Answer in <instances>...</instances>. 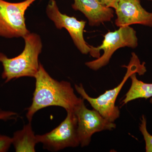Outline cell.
Listing matches in <instances>:
<instances>
[{
    "label": "cell",
    "mask_w": 152,
    "mask_h": 152,
    "mask_svg": "<svg viewBox=\"0 0 152 152\" xmlns=\"http://www.w3.org/2000/svg\"><path fill=\"white\" fill-rule=\"evenodd\" d=\"M36 79L32 102L27 109L26 117L31 122L34 114L49 107H61L66 111H73L83 100L75 94L69 82L58 81L52 78L40 63Z\"/></svg>",
    "instance_id": "1"
},
{
    "label": "cell",
    "mask_w": 152,
    "mask_h": 152,
    "mask_svg": "<svg viewBox=\"0 0 152 152\" xmlns=\"http://www.w3.org/2000/svg\"><path fill=\"white\" fill-rule=\"evenodd\" d=\"M23 38L25 48L19 56L9 58L0 53V63L3 67L2 78L5 83L23 77L34 78L39 71V57L42 48L40 37L35 33H30Z\"/></svg>",
    "instance_id": "2"
},
{
    "label": "cell",
    "mask_w": 152,
    "mask_h": 152,
    "mask_svg": "<svg viewBox=\"0 0 152 152\" xmlns=\"http://www.w3.org/2000/svg\"><path fill=\"white\" fill-rule=\"evenodd\" d=\"M145 63L141 64L139 58L134 53H132L131 61L126 68L127 72L122 81L112 89L106 91L97 98L90 96L85 91L82 84L75 85V88L77 92L82 98L88 101L93 109L97 111L100 114L112 122L119 118L120 111L118 107L115 106V102L119 94L122 89L124 85L131 75L134 74H138L140 75H144L146 72Z\"/></svg>",
    "instance_id": "3"
},
{
    "label": "cell",
    "mask_w": 152,
    "mask_h": 152,
    "mask_svg": "<svg viewBox=\"0 0 152 152\" xmlns=\"http://www.w3.org/2000/svg\"><path fill=\"white\" fill-rule=\"evenodd\" d=\"M137 45L136 31L129 26L121 27L119 29L107 33L101 45L97 47L90 45V55L96 59L85 64L91 69L98 70L108 64L118 49L126 47L134 49Z\"/></svg>",
    "instance_id": "4"
},
{
    "label": "cell",
    "mask_w": 152,
    "mask_h": 152,
    "mask_svg": "<svg viewBox=\"0 0 152 152\" xmlns=\"http://www.w3.org/2000/svg\"><path fill=\"white\" fill-rule=\"evenodd\" d=\"M37 1L12 3L0 0V37L23 38L29 34L25 22V12Z\"/></svg>",
    "instance_id": "5"
},
{
    "label": "cell",
    "mask_w": 152,
    "mask_h": 152,
    "mask_svg": "<svg viewBox=\"0 0 152 152\" xmlns=\"http://www.w3.org/2000/svg\"><path fill=\"white\" fill-rule=\"evenodd\" d=\"M66 117L58 126L42 135H36L38 143L45 149L57 152L80 145L77 133V120L73 111H67Z\"/></svg>",
    "instance_id": "6"
},
{
    "label": "cell",
    "mask_w": 152,
    "mask_h": 152,
    "mask_svg": "<svg viewBox=\"0 0 152 152\" xmlns=\"http://www.w3.org/2000/svg\"><path fill=\"white\" fill-rule=\"evenodd\" d=\"M73 111L77 120L78 136L82 147L89 145L92 136L95 133L113 130L116 127L115 124L106 119L97 111L87 108L84 99Z\"/></svg>",
    "instance_id": "7"
},
{
    "label": "cell",
    "mask_w": 152,
    "mask_h": 152,
    "mask_svg": "<svg viewBox=\"0 0 152 152\" xmlns=\"http://www.w3.org/2000/svg\"><path fill=\"white\" fill-rule=\"evenodd\" d=\"M46 13L57 28L61 29L64 28L68 31L75 45L82 53L87 54L90 53L91 47L86 42L83 37L86 21H79L75 17L62 13L55 0L49 1L46 8Z\"/></svg>",
    "instance_id": "8"
},
{
    "label": "cell",
    "mask_w": 152,
    "mask_h": 152,
    "mask_svg": "<svg viewBox=\"0 0 152 152\" xmlns=\"http://www.w3.org/2000/svg\"><path fill=\"white\" fill-rule=\"evenodd\" d=\"M115 10L119 27L136 24L152 27V13L142 7L140 0H119Z\"/></svg>",
    "instance_id": "9"
},
{
    "label": "cell",
    "mask_w": 152,
    "mask_h": 152,
    "mask_svg": "<svg viewBox=\"0 0 152 152\" xmlns=\"http://www.w3.org/2000/svg\"><path fill=\"white\" fill-rule=\"evenodd\" d=\"M72 7L83 13L88 20L91 26H99L104 22L110 21L114 17V11L97 0H74Z\"/></svg>",
    "instance_id": "10"
},
{
    "label": "cell",
    "mask_w": 152,
    "mask_h": 152,
    "mask_svg": "<svg viewBox=\"0 0 152 152\" xmlns=\"http://www.w3.org/2000/svg\"><path fill=\"white\" fill-rule=\"evenodd\" d=\"M12 145L17 152H35L36 145L38 143L31 122L25 125L20 130L14 133L12 137Z\"/></svg>",
    "instance_id": "11"
},
{
    "label": "cell",
    "mask_w": 152,
    "mask_h": 152,
    "mask_svg": "<svg viewBox=\"0 0 152 152\" xmlns=\"http://www.w3.org/2000/svg\"><path fill=\"white\" fill-rule=\"evenodd\" d=\"M130 78L132 81L131 87L121 104H126L137 99L150 98H152L150 102L152 104V83H147L139 80L137 78L136 73L132 75Z\"/></svg>",
    "instance_id": "12"
},
{
    "label": "cell",
    "mask_w": 152,
    "mask_h": 152,
    "mask_svg": "<svg viewBox=\"0 0 152 152\" xmlns=\"http://www.w3.org/2000/svg\"><path fill=\"white\" fill-rule=\"evenodd\" d=\"M140 130L144 137L145 142V151L146 152H152V135L150 134L147 129V120L145 117L143 115L141 119Z\"/></svg>",
    "instance_id": "13"
},
{
    "label": "cell",
    "mask_w": 152,
    "mask_h": 152,
    "mask_svg": "<svg viewBox=\"0 0 152 152\" xmlns=\"http://www.w3.org/2000/svg\"><path fill=\"white\" fill-rule=\"evenodd\" d=\"M12 145V137L0 134V152L8 151Z\"/></svg>",
    "instance_id": "14"
},
{
    "label": "cell",
    "mask_w": 152,
    "mask_h": 152,
    "mask_svg": "<svg viewBox=\"0 0 152 152\" xmlns=\"http://www.w3.org/2000/svg\"><path fill=\"white\" fill-rule=\"evenodd\" d=\"M18 114L11 111L4 110L0 108V121H7L15 119Z\"/></svg>",
    "instance_id": "15"
},
{
    "label": "cell",
    "mask_w": 152,
    "mask_h": 152,
    "mask_svg": "<svg viewBox=\"0 0 152 152\" xmlns=\"http://www.w3.org/2000/svg\"><path fill=\"white\" fill-rule=\"evenodd\" d=\"M101 4L107 7L115 9L119 0H97Z\"/></svg>",
    "instance_id": "16"
},
{
    "label": "cell",
    "mask_w": 152,
    "mask_h": 152,
    "mask_svg": "<svg viewBox=\"0 0 152 152\" xmlns=\"http://www.w3.org/2000/svg\"><path fill=\"white\" fill-rule=\"evenodd\" d=\"M148 1H152V0H148Z\"/></svg>",
    "instance_id": "17"
}]
</instances>
